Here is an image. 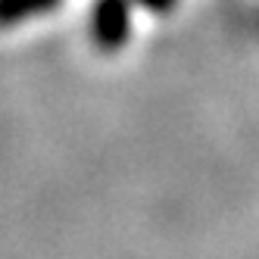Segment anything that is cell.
Segmentation results:
<instances>
[{"label":"cell","mask_w":259,"mask_h":259,"mask_svg":"<svg viewBox=\"0 0 259 259\" xmlns=\"http://www.w3.org/2000/svg\"><path fill=\"white\" fill-rule=\"evenodd\" d=\"M60 0H0V25H16L22 19L47 13Z\"/></svg>","instance_id":"obj_2"},{"label":"cell","mask_w":259,"mask_h":259,"mask_svg":"<svg viewBox=\"0 0 259 259\" xmlns=\"http://www.w3.org/2000/svg\"><path fill=\"white\" fill-rule=\"evenodd\" d=\"M91 31L94 41L103 50H116L128 38V7L125 0H97L94 16H91Z\"/></svg>","instance_id":"obj_1"}]
</instances>
